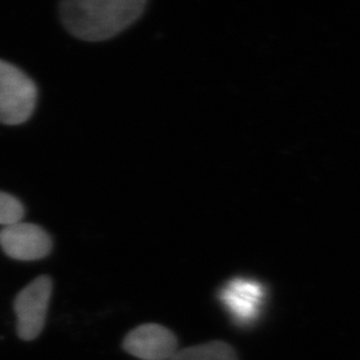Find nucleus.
<instances>
[{
    "label": "nucleus",
    "instance_id": "nucleus-8",
    "mask_svg": "<svg viewBox=\"0 0 360 360\" xmlns=\"http://www.w3.org/2000/svg\"><path fill=\"white\" fill-rule=\"evenodd\" d=\"M24 205L12 195L0 191V225L8 226L22 221Z\"/></svg>",
    "mask_w": 360,
    "mask_h": 360
},
{
    "label": "nucleus",
    "instance_id": "nucleus-6",
    "mask_svg": "<svg viewBox=\"0 0 360 360\" xmlns=\"http://www.w3.org/2000/svg\"><path fill=\"white\" fill-rule=\"evenodd\" d=\"M221 302L239 323H250L259 315L265 292L259 282L233 279L221 290Z\"/></svg>",
    "mask_w": 360,
    "mask_h": 360
},
{
    "label": "nucleus",
    "instance_id": "nucleus-5",
    "mask_svg": "<svg viewBox=\"0 0 360 360\" xmlns=\"http://www.w3.org/2000/svg\"><path fill=\"white\" fill-rule=\"evenodd\" d=\"M177 337L157 323H146L131 330L122 340V349L141 360H170L176 354Z\"/></svg>",
    "mask_w": 360,
    "mask_h": 360
},
{
    "label": "nucleus",
    "instance_id": "nucleus-7",
    "mask_svg": "<svg viewBox=\"0 0 360 360\" xmlns=\"http://www.w3.org/2000/svg\"><path fill=\"white\" fill-rule=\"evenodd\" d=\"M170 360H239V357L231 344L211 340L179 350Z\"/></svg>",
    "mask_w": 360,
    "mask_h": 360
},
{
    "label": "nucleus",
    "instance_id": "nucleus-1",
    "mask_svg": "<svg viewBox=\"0 0 360 360\" xmlns=\"http://www.w3.org/2000/svg\"><path fill=\"white\" fill-rule=\"evenodd\" d=\"M145 0H67L60 4L62 22L81 40H108L129 27L143 13Z\"/></svg>",
    "mask_w": 360,
    "mask_h": 360
},
{
    "label": "nucleus",
    "instance_id": "nucleus-2",
    "mask_svg": "<svg viewBox=\"0 0 360 360\" xmlns=\"http://www.w3.org/2000/svg\"><path fill=\"white\" fill-rule=\"evenodd\" d=\"M38 89L22 70L0 60V122L20 125L34 112Z\"/></svg>",
    "mask_w": 360,
    "mask_h": 360
},
{
    "label": "nucleus",
    "instance_id": "nucleus-4",
    "mask_svg": "<svg viewBox=\"0 0 360 360\" xmlns=\"http://www.w3.org/2000/svg\"><path fill=\"white\" fill-rule=\"evenodd\" d=\"M0 248L14 260L35 262L51 253L53 240L39 225L19 221L0 230Z\"/></svg>",
    "mask_w": 360,
    "mask_h": 360
},
{
    "label": "nucleus",
    "instance_id": "nucleus-3",
    "mask_svg": "<svg viewBox=\"0 0 360 360\" xmlns=\"http://www.w3.org/2000/svg\"><path fill=\"white\" fill-rule=\"evenodd\" d=\"M53 292V281L48 276H38L26 285L14 300L18 336L22 340H35L44 330L48 307Z\"/></svg>",
    "mask_w": 360,
    "mask_h": 360
}]
</instances>
